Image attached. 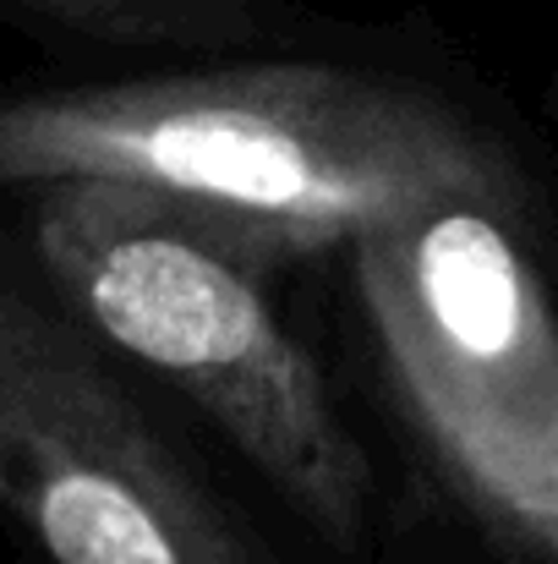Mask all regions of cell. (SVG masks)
<instances>
[{"mask_svg":"<svg viewBox=\"0 0 558 564\" xmlns=\"http://www.w3.org/2000/svg\"><path fill=\"white\" fill-rule=\"evenodd\" d=\"M105 176L274 230L296 252L526 182L449 105L335 66H241L0 99V187Z\"/></svg>","mask_w":558,"mask_h":564,"instance_id":"1","label":"cell"},{"mask_svg":"<svg viewBox=\"0 0 558 564\" xmlns=\"http://www.w3.org/2000/svg\"><path fill=\"white\" fill-rule=\"evenodd\" d=\"M33 252L77 318L176 383L335 549L362 543L368 455L263 291L291 241L171 192L66 176L39 182Z\"/></svg>","mask_w":558,"mask_h":564,"instance_id":"2","label":"cell"},{"mask_svg":"<svg viewBox=\"0 0 558 564\" xmlns=\"http://www.w3.org/2000/svg\"><path fill=\"white\" fill-rule=\"evenodd\" d=\"M521 197L362 230L357 274L400 400L477 510L558 564V302Z\"/></svg>","mask_w":558,"mask_h":564,"instance_id":"3","label":"cell"},{"mask_svg":"<svg viewBox=\"0 0 558 564\" xmlns=\"http://www.w3.org/2000/svg\"><path fill=\"white\" fill-rule=\"evenodd\" d=\"M0 510L50 564H263L83 335L6 263Z\"/></svg>","mask_w":558,"mask_h":564,"instance_id":"4","label":"cell"}]
</instances>
